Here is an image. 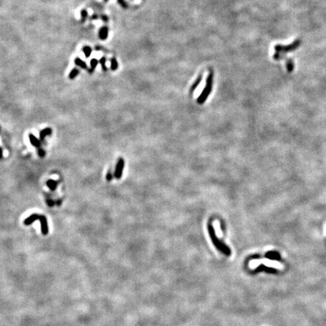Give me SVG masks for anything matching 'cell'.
<instances>
[{"mask_svg": "<svg viewBox=\"0 0 326 326\" xmlns=\"http://www.w3.org/2000/svg\"><path fill=\"white\" fill-rule=\"evenodd\" d=\"M208 232H209L211 239V240H212V242H213L214 245L216 246V248L217 249H219V250H220L221 252L224 253L225 255H230L231 251H230V249L228 247L225 245V244H223V242H221L220 240L218 239H217L216 235H215V230H214V227H213V226L211 225V223H208Z\"/></svg>", "mask_w": 326, "mask_h": 326, "instance_id": "6da1fadb", "label": "cell"}, {"mask_svg": "<svg viewBox=\"0 0 326 326\" xmlns=\"http://www.w3.org/2000/svg\"><path fill=\"white\" fill-rule=\"evenodd\" d=\"M213 77H214V73L213 70H210L209 75H208V78L206 80V86L204 88L203 91L201 95H199V97L197 99V103L199 104H202L208 98V95H210L211 91L212 89V84H213Z\"/></svg>", "mask_w": 326, "mask_h": 326, "instance_id": "7a4b0ae2", "label": "cell"}, {"mask_svg": "<svg viewBox=\"0 0 326 326\" xmlns=\"http://www.w3.org/2000/svg\"><path fill=\"white\" fill-rule=\"evenodd\" d=\"M260 263H263L264 265L267 266V267H274V268H276V269H280V270H282V269L284 268L283 265H282L280 263H279L278 261H273V260H256V261H252V263H251V264H256V265H257V264H260Z\"/></svg>", "mask_w": 326, "mask_h": 326, "instance_id": "3957f363", "label": "cell"}, {"mask_svg": "<svg viewBox=\"0 0 326 326\" xmlns=\"http://www.w3.org/2000/svg\"><path fill=\"white\" fill-rule=\"evenodd\" d=\"M125 166V160L123 158L119 159L118 162H117L116 168H115L114 171V177L115 178L119 180L122 178L123 173V169H124Z\"/></svg>", "mask_w": 326, "mask_h": 326, "instance_id": "277c9868", "label": "cell"}, {"mask_svg": "<svg viewBox=\"0 0 326 326\" xmlns=\"http://www.w3.org/2000/svg\"><path fill=\"white\" fill-rule=\"evenodd\" d=\"M40 224H41V231L44 235H48V225L47 218L44 215H40L39 217Z\"/></svg>", "mask_w": 326, "mask_h": 326, "instance_id": "5b68a950", "label": "cell"}, {"mask_svg": "<svg viewBox=\"0 0 326 326\" xmlns=\"http://www.w3.org/2000/svg\"><path fill=\"white\" fill-rule=\"evenodd\" d=\"M39 217H40V215H37V214H33V215H31L30 216L26 217V218L23 220V223H24V225H26V226L30 225L33 223V222L36 221V220H39Z\"/></svg>", "mask_w": 326, "mask_h": 326, "instance_id": "8992f818", "label": "cell"}, {"mask_svg": "<svg viewBox=\"0 0 326 326\" xmlns=\"http://www.w3.org/2000/svg\"><path fill=\"white\" fill-rule=\"evenodd\" d=\"M108 33L109 30L107 26H103V27H101L99 30V33H98V34H99L100 39L101 40H105L107 39Z\"/></svg>", "mask_w": 326, "mask_h": 326, "instance_id": "52a82bcc", "label": "cell"}, {"mask_svg": "<svg viewBox=\"0 0 326 326\" xmlns=\"http://www.w3.org/2000/svg\"><path fill=\"white\" fill-rule=\"evenodd\" d=\"M51 132H52V130H51V128H45V129L42 130L39 133V139L41 140H43L46 136L51 135Z\"/></svg>", "mask_w": 326, "mask_h": 326, "instance_id": "ba28073f", "label": "cell"}, {"mask_svg": "<svg viewBox=\"0 0 326 326\" xmlns=\"http://www.w3.org/2000/svg\"><path fill=\"white\" fill-rule=\"evenodd\" d=\"M29 139H30V143H32V145L34 147H39L40 145H41V143H40V140L39 139H37V138H36V137L34 136V135H33V134H30L29 135Z\"/></svg>", "mask_w": 326, "mask_h": 326, "instance_id": "9c48e42d", "label": "cell"}, {"mask_svg": "<svg viewBox=\"0 0 326 326\" xmlns=\"http://www.w3.org/2000/svg\"><path fill=\"white\" fill-rule=\"evenodd\" d=\"M46 184H47V186H48V188L50 189V190H52V191H54V190H56L57 187H58V181H55V180H48V181H47Z\"/></svg>", "mask_w": 326, "mask_h": 326, "instance_id": "30bf717a", "label": "cell"}, {"mask_svg": "<svg viewBox=\"0 0 326 326\" xmlns=\"http://www.w3.org/2000/svg\"><path fill=\"white\" fill-rule=\"evenodd\" d=\"M202 75H200V76H198V78H197V79L195 80V82L193 84V86H191V88H190V93H193V91H195V88H197V87L199 86V83H201L202 81Z\"/></svg>", "mask_w": 326, "mask_h": 326, "instance_id": "8fae6325", "label": "cell"}, {"mask_svg": "<svg viewBox=\"0 0 326 326\" xmlns=\"http://www.w3.org/2000/svg\"><path fill=\"white\" fill-rule=\"evenodd\" d=\"M75 63H76V66H80V67L83 68V69H87L86 63L84 62V61L82 59H80V58H76V59H75Z\"/></svg>", "mask_w": 326, "mask_h": 326, "instance_id": "7c38bea8", "label": "cell"}, {"mask_svg": "<svg viewBox=\"0 0 326 326\" xmlns=\"http://www.w3.org/2000/svg\"><path fill=\"white\" fill-rule=\"evenodd\" d=\"M98 60L95 59V58L91 59V62H90V64H91V68H90V70H88V73H92L94 72V70H95V68H96V66H98Z\"/></svg>", "mask_w": 326, "mask_h": 326, "instance_id": "4fadbf2b", "label": "cell"}, {"mask_svg": "<svg viewBox=\"0 0 326 326\" xmlns=\"http://www.w3.org/2000/svg\"><path fill=\"white\" fill-rule=\"evenodd\" d=\"M83 51L85 54V55H86V58H88L91 56V52H92V49H91V47H89V46H84L83 48Z\"/></svg>", "mask_w": 326, "mask_h": 326, "instance_id": "5bb4252c", "label": "cell"}, {"mask_svg": "<svg viewBox=\"0 0 326 326\" xmlns=\"http://www.w3.org/2000/svg\"><path fill=\"white\" fill-rule=\"evenodd\" d=\"M78 73H79V70L76 69V68H74V69H73L70 71L69 74V78L70 79H73V78H75L78 76Z\"/></svg>", "mask_w": 326, "mask_h": 326, "instance_id": "9a60e30c", "label": "cell"}, {"mask_svg": "<svg viewBox=\"0 0 326 326\" xmlns=\"http://www.w3.org/2000/svg\"><path fill=\"white\" fill-rule=\"evenodd\" d=\"M110 62H111V70H116L118 68V62H117L116 58H112L110 60Z\"/></svg>", "mask_w": 326, "mask_h": 326, "instance_id": "2e32d148", "label": "cell"}, {"mask_svg": "<svg viewBox=\"0 0 326 326\" xmlns=\"http://www.w3.org/2000/svg\"><path fill=\"white\" fill-rule=\"evenodd\" d=\"M106 61H107V58H105V57H102V58H101V60H100V63L101 64L102 69H103V71H107V66H106Z\"/></svg>", "mask_w": 326, "mask_h": 326, "instance_id": "e0dca14e", "label": "cell"}, {"mask_svg": "<svg viewBox=\"0 0 326 326\" xmlns=\"http://www.w3.org/2000/svg\"><path fill=\"white\" fill-rule=\"evenodd\" d=\"M81 16H82V22H85L87 18V17H88V12H87L86 10H82Z\"/></svg>", "mask_w": 326, "mask_h": 326, "instance_id": "ac0fdd59", "label": "cell"}, {"mask_svg": "<svg viewBox=\"0 0 326 326\" xmlns=\"http://www.w3.org/2000/svg\"><path fill=\"white\" fill-rule=\"evenodd\" d=\"M118 2L123 8H127L128 7V5L125 2L124 0H118Z\"/></svg>", "mask_w": 326, "mask_h": 326, "instance_id": "d6986e66", "label": "cell"}, {"mask_svg": "<svg viewBox=\"0 0 326 326\" xmlns=\"http://www.w3.org/2000/svg\"><path fill=\"white\" fill-rule=\"evenodd\" d=\"M106 178H107V181H111L112 179H113V174H112L111 170H110V169L109 170L108 172H107V174Z\"/></svg>", "mask_w": 326, "mask_h": 326, "instance_id": "ffe728a7", "label": "cell"}, {"mask_svg": "<svg viewBox=\"0 0 326 326\" xmlns=\"http://www.w3.org/2000/svg\"><path fill=\"white\" fill-rule=\"evenodd\" d=\"M38 154H39L40 157H44L45 154H46V152H45V150H42V149H39V150H38Z\"/></svg>", "mask_w": 326, "mask_h": 326, "instance_id": "44dd1931", "label": "cell"}, {"mask_svg": "<svg viewBox=\"0 0 326 326\" xmlns=\"http://www.w3.org/2000/svg\"><path fill=\"white\" fill-rule=\"evenodd\" d=\"M101 19L103 20V21H104V22H107L108 20H109V18H107V16H106V15H102V16H101Z\"/></svg>", "mask_w": 326, "mask_h": 326, "instance_id": "7402d4cb", "label": "cell"}, {"mask_svg": "<svg viewBox=\"0 0 326 326\" xmlns=\"http://www.w3.org/2000/svg\"><path fill=\"white\" fill-rule=\"evenodd\" d=\"M47 202H48V205H49V206H53V205H54V202H53V201H51V200H48V201H47Z\"/></svg>", "mask_w": 326, "mask_h": 326, "instance_id": "603a6c76", "label": "cell"}, {"mask_svg": "<svg viewBox=\"0 0 326 326\" xmlns=\"http://www.w3.org/2000/svg\"><path fill=\"white\" fill-rule=\"evenodd\" d=\"M2 156H3L2 149L1 147H0V159H2Z\"/></svg>", "mask_w": 326, "mask_h": 326, "instance_id": "cb8c5ba5", "label": "cell"}, {"mask_svg": "<svg viewBox=\"0 0 326 326\" xmlns=\"http://www.w3.org/2000/svg\"><path fill=\"white\" fill-rule=\"evenodd\" d=\"M91 19H98V15H96V14H94V15L91 17Z\"/></svg>", "mask_w": 326, "mask_h": 326, "instance_id": "d4e9b609", "label": "cell"}, {"mask_svg": "<svg viewBox=\"0 0 326 326\" xmlns=\"http://www.w3.org/2000/svg\"><path fill=\"white\" fill-rule=\"evenodd\" d=\"M104 1H105V2H107V1H108V0H104Z\"/></svg>", "mask_w": 326, "mask_h": 326, "instance_id": "484cf974", "label": "cell"}]
</instances>
